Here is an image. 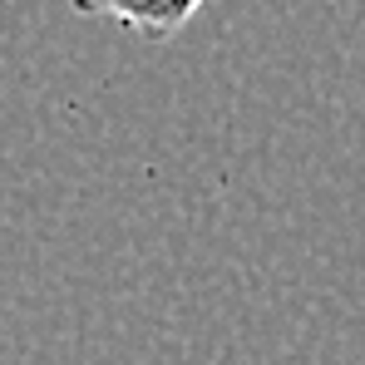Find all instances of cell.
Returning a JSON list of instances; mask_svg holds the SVG:
<instances>
[{"label": "cell", "mask_w": 365, "mask_h": 365, "mask_svg": "<svg viewBox=\"0 0 365 365\" xmlns=\"http://www.w3.org/2000/svg\"><path fill=\"white\" fill-rule=\"evenodd\" d=\"M79 15H104L143 40H173L202 10V0H69Z\"/></svg>", "instance_id": "6da1fadb"}]
</instances>
